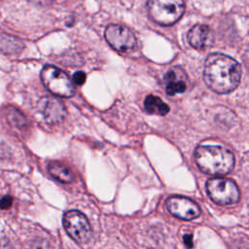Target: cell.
<instances>
[{"instance_id": "cell-1", "label": "cell", "mask_w": 249, "mask_h": 249, "mask_svg": "<svg viewBox=\"0 0 249 249\" xmlns=\"http://www.w3.org/2000/svg\"><path fill=\"white\" fill-rule=\"evenodd\" d=\"M241 78L239 63L229 55L212 53L204 63L203 79L208 88L218 93H228L236 89Z\"/></svg>"}, {"instance_id": "cell-2", "label": "cell", "mask_w": 249, "mask_h": 249, "mask_svg": "<svg viewBox=\"0 0 249 249\" xmlns=\"http://www.w3.org/2000/svg\"><path fill=\"white\" fill-rule=\"evenodd\" d=\"M198 168L209 175H225L234 166L233 154L227 148L216 145H201L195 151Z\"/></svg>"}, {"instance_id": "cell-3", "label": "cell", "mask_w": 249, "mask_h": 249, "mask_svg": "<svg viewBox=\"0 0 249 249\" xmlns=\"http://www.w3.org/2000/svg\"><path fill=\"white\" fill-rule=\"evenodd\" d=\"M150 18L160 25L175 23L185 12L184 0H148Z\"/></svg>"}, {"instance_id": "cell-4", "label": "cell", "mask_w": 249, "mask_h": 249, "mask_svg": "<svg viewBox=\"0 0 249 249\" xmlns=\"http://www.w3.org/2000/svg\"><path fill=\"white\" fill-rule=\"evenodd\" d=\"M41 80L47 89L56 96L71 97L75 93V87L68 75L55 66L46 65L41 71Z\"/></svg>"}, {"instance_id": "cell-5", "label": "cell", "mask_w": 249, "mask_h": 249, "mask_svg": "<svg viewBox=\"0 0 249 249\" xmlns=\"http://www.w3.org/2000/svg\"><path fill=\"white\" fill-rule=\"evenodd\" d=\"M206 190L210 198L218 204H232L239 200L240 193L237 185L231 179L216 177L209 179Z\"/></svg>"}, {"instance_id": "cell-6", "label": "cell", "mask_w": 249, "mask_h": 249, "mask_svg": "<svg viewBox=\"0 0 249 249\" xmlns=\"http://www.w3.org/2000/svg\"><path fill=\"white\" fill-rule=\"evenodd\" d=\"M63 226L66 232L77 242H87L91 237V227L87 217L78 210H69L64 214Z\"/></svg>"}, {"instance_id": "cell-7", "label": "cell", "mask_w": 249, "mask_h": 249, "mask_svg": "<svg viewBox=\"0 0 249 249\" xmlns=\"http://www.w3.org/2000/svg\"><path fill=\"white\" fill-rule=\"evenodd\" d=\"M107 43L119 52H129L136 48L137 40L135 35L127 27L119 24H110L105 30Z\"/></svg>"}, {"instance_id": "cell-8", "label": "cell", "mask_w": 249, "mask_h": 249, "mask_svg": "<svg viewBox=\"0 0 249 249\" xmlns=\"http://www.w3.org/2000/svg\"><path fill=\"white\" fill-rule=\"evenodd\" d=\"M166 206L173 216L182 220H193L200 215L199 206L185 196H170L166 200Z\"/></svg>"}, {"instance_id": "cell-9", "label": "cell", "mask_w": 249, "mask_h": 249, "mask_svg": "<svg viewBox=\"0 0 249 249\" xmlns=\"http://www.w3.org/2000/svg\"><path fill=\"white\" fill-rule=\"evenodd\" d=\"M39 110L49 124H58L66 116V109L63 103L55 97H43L39 101Z\"/></svg>"}, {"instance_id": "cell-10", "label": "cell", "mask_w": 249, "mask_h": 249, "mask_svg": "<svg viewBox=\"0 0 249 249\" xmlns=\"http://www.w3.org/2000/svg\"><path fill=\"white\" fill-rule=\"evenodd\" d=\"M164 86L168 95H175L182 93L187 89L188 77L184 70L180 67L170 68L164 75Z\"/></svg>"}, {"instance_id": "cell-11", "label": "cell", "mask_w": 249, "mask_h": 249, "mask_svg": "<svg viewBox=\"0 0 249 249\" xmlns=\"http://www.w3.org/2000/svg\"><path fill=\"white\" fill-rule=\"evenodd\" d=\"M190 45L196 50H203L212 43V34L210 28L204 24H196L191 28L188 33Z\"/></svg>"}, {"instance_id": "cell-12", "label": "cell", "mask_w": 249, "mask_h": 249, "mask_svg": "<svg viewBox=\"0 0 249 249\" xmlns=\"http://www.w3.org/2000/svg\"><path fill=\"white\" fill-rule=\"evenodd\" d=\"M48 170H49V173L54 179H56L61 183H70L74 179V175L71 169L61 162L53 161L49 163Z\"/></svg>"}, {"instance_id": "cell-13", "label": "cell", "mask_w": 249, "mask_h": 249, "mask_svg": "<svg viewBox=\"0 0 249 249\" xmlns=\"http://www.w3.org/2000/svg\"><path fill=\"white\" fill-rule=\"evenodd\" d=\"M144 107L145 110L150 114L162 116L169 112L168 105L156 95H148L144 101Z\"/></svg>"}, {"instance_id": "cell-14", "label": "cell", "mask_w": 249, "mask_h": 249, "mask_svg": "<svg viewBox=\"0 0 249 249\" xmlns=\"http://www.w3.org/2000/svg\"><path fill=\"white\" fill-rule=\"evenodd\" d=\"M13 203V198L10 196H5L4 197H2L0 199V208L5 210V209H9L12 206Z\"/></svg>"}, {"instance_id": "cell-15", "label": "cell", "mask_w": 249, "mask_h": 249, "mask_svg": "<svg viewBox=\"0 0 249 249\" xmlns=\"http://www.w3.org/2000/svg\"><path fill=\"white\" fill-rule=\"evenodd\" d=\"M86 81V74L83 71H78L73 75V82L77 85H83Z\"/></svg>"}, {"instance_id": "cell-16", "label": "cell", "mask_w": 249, "mask_h": 249, "mask_svg": "<svg viewBox=\"0 0 249 249\" xmlns=\"http://www.w3.org/2000/svg\"><path fill=\"white\" fill-rule=\"evenodd\" d=\"M28 1L37 5H42V6L50 5L53 2V0H28Z\"/></svg>"}, {"instance_id": "cell-17", "label": "cell", "mask_w": 249, "mask_h": 249, "mask_svg": "<svg viewBox=\"0 0 249 249\" xmlns=\"http://www.w3.org/2000/svg\"><path fill=\"white\" fill-rule=\"evenodd\" d=\"M184 240H185V244L188 247H192V235L191 234H187L184 236Z\"/></svg>"}]
</instances>
